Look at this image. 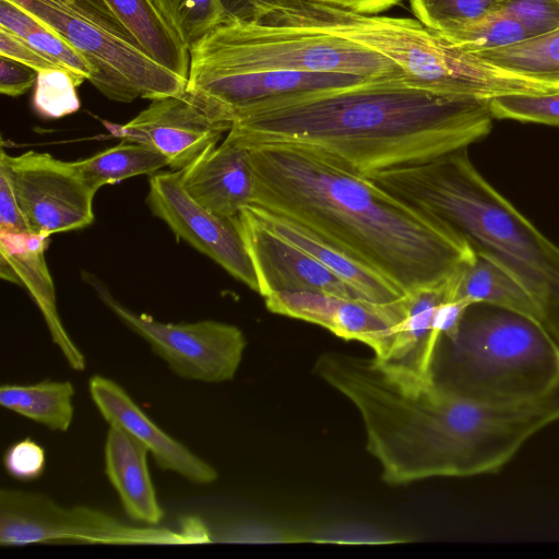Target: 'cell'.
<instances>
[{"instance_id": "cell-1", "label": "cell", "mask_w": 559, "mask_h": 559, "mask_svg": "<svg viewBox=\"0 0 559 559\" xmlns=\"http://www.w3.org/2000/svg\"><path fill=\"white\" fill-rule=\"evenodd\" d=\"M248 148L251 205L313 231L404 295L444 284L475 257L447 227L318 147L273 143Z\"/></svg>"}, {"instance_id": "cell-2", "label": "cell", "mask_w": 559, "mask_h": 559, "mask_svg": "<svg viewBox=\"0 0 559 559\" xmlns=\"http://www.w3.org/2000/svg\"><path fill=\"white\" fill-rule=\"evenodd\" d=\"M492 119L487 98L380 78L239 109L226 136L246 147L311 145L369 177L466 148Z\"/></svg>"}, {"instance_id": "cell-3", "label": "cell", "mask_w": 559, "mask_h": 559, "mask_svg": "<svg viewBox=\"0 0 559 559\" xmlns=\"http://www.w3.org/2000/svg\"><path fill=\"white\" fill-rule=\"evenodd\" d=\"M369 178L515 277L559 344V247L483 177L466 148Z\"/></svg>"}, {"instance_id": "cell-4", "label": "cell", "mask_w": 559, "mask_h": 559, "mask_svg": "<svg viewBox=\"0 0 559 559\" xmlns=\"http://www.w3.org/2000/svg\"><path fill=\"white\" fill-rule=\"evenodd\" d=\"M430 374L453 395L491 405L522 404L559 381V344L530 317L472 304L456 332L439 337Z\"/></svg>"}, {"instance_id": "cell-5", "label": "cell", "mask_w": 559, "mask_h": 559, "mask_svg": "<svg viewBox=\"0 0 559 559\" xmlns=\"http://www.w3.org/2000/svg\"><path fill=\"white\" fill-rule=\"evenodd\" d=\"M258 23L347 39L391 60L412 82L442 93L490 99L551 91L460 49L417 19L360 14L316 0H290Z\"/></svg>"}, {"instance_id": "cell-6", "label": "cell", "mask_w": 559, "mask_h": 559, "mask_svg": "<svg viewBox=\"0 0 559 559\" xmlns=\"http://www.w3.org/2000/svg\"><path fill=\"white\" fill-rule=\"evenodd\" d=\"M189 75L249 72H331L366 79L407 78L391 60L347 39L263 23L221 24L190 49Z\"/></svg>"}, {"instance_id": "cell-7", "label": "cell", "mask_w": 559, "mask_h": 559, "mask_svg": "<svg viewBox=\"0 0 559 559\" xmlns=\"http://www.w3.org/2000/svg\"><path fill=\"white\" fill-rule=\"evenodd\" d=\"M74 47L95 69L90 81L110 100L157 99L186 91L187 80L153 60L97 0H13Z\"/></svg>"}, {"instance_id": "cell-8", "label": "cell", "mask_w": 559, "mask_h": 559, "mask_svg": "<svg viewBox=\"0 0 559 559\" xmlns=\"http://www.w3.org/2000/svg\"><path fill=\"white\" fill-rule=\"evenodd\" d=\"M206 528L191 520L179 531L129 525L100 510L62 507L49 497L23 490L0 491V545L48 543L103 545H191L210 543Z\"/></svg>"}, {"instance_id": "cell-9", "label": "cell", "mask_w": 559, "mask_h": 559, "mask_svg": "<svg viewBox=\"0 0 559 559\" xmlns=\"http://www.w3.org/2000/svg\"><path fill=\"white\" fill-rule=\"evenodd\" d=\"M99 300L131 331L147 342L177 376L206 383L231 380L247 345L236 325L202 320L193 323H163L136 313L119 302L94 274L82 273Z\"/></svg>"}, {"instance_id": "cell-10", "label": "cell", "mask_w": 559, "mask_h": 559, "mask_svg": "<svg viewBox=\"0 0 559 559\" xmlns=\"http://www.w3.org/2000/svg\"><path fill=\"white\" fill-rule=\"evenodd\" d=\"M5 167L29 231L50 235L82 229L94 221L96 194L73 162L34 151L10 156L1 151Z\"/></svg>"}, {"instance_id": "cell-11", "label": "cell", "mask_w": 559, "mask_h": 559, "mask_svg": "<svg viewBox=\"0 0 559 559\" xmlns=\"http://www.w3.org/2000/svg\"><path fill=\"white\" fill-rule=\"evenodd\" d=\"M234 121V114L185 91L151 100L148 107L126 123L104 121L112 136L150 144L178 170L217 145Z\"/></svg>"}, {"instance_id": "cell-12", "label": "cell", "mask_w": 559, "mask_h": 559, "mask_svg": "<svg viewBox=\"0 0 559 559\" xmlns=\"http://www.w3.org/2000/svg\"><path fill=\"white\" fill-rule=\"evenodd\" d=\"M146 202L177 237L258 293L257 274L237 217L219 216L194 201L182 187L179 170L152 175Z\"/></svg>"}, {"instance_id": "cell-13", "label": "cell", "mask_w": 559, "mask_h": 559, "mask_svg": "<svg viewBox=\"0 0 559 559\" xmlns=\"http://www.w3.org/2000/svg\"><path fill=\"white\" fill-rule=\"evenodd\" d=\"M238 225L264 298L280 290H319L346 298H362L314 258L269 229L250 206L240 211Z\"/></svg>"}, {"instance_id": "cell-14", "label": "cell", "mask_w": 559, "mask_h": 559, "mask_svg": "<svg viewBox=\"0 0 559 559\" xmlns=\"http://www.w3.org/2000/svg\"><path fill=\"white\" fill-rule=\"evenodd\" d=\"M91 397L109 426H115L143 444L163 471L174 472L197 485H210L217 471L166 433L116 381L94 374L88 380Z\"/></svg>"}, {"instance_id": "cell-15", "label": "cell", "mask_w": 559, "mask_h": 559, "mask_svg": "<svg viewBox=\"0 0 559 559\" xmlns=\"http://www.w3.org/2000/svg\"><path fill=\"white\" fill-rule=\"evenodd\" d=\"M358 75L331 72L249 71L189 75L186 91L235 111L275 98L357 84Z\"/></svg>"}, {"instance_id": "cell-16", "label": "cell", "mask_w": 559, "mask_h": 559, "mask_svg": "<svg viewBox=\"0 0 559 559\" xmlns=\"http://www.w3.org/2000/svg\"><path fill=\"white\" fill-rule=\"evenodd\" d=\"M178 170L189 195L219 216L235 218L252 204L254 177L249 148L227 136Z\"/></svg>"}, {"instance_id": "cell-17", "label": "cell", "mask_w": 559, "mask_h": 559, "mask_svg": "<svg viewBox=\"0 0 559 559\" xmlns=\"http://www.w3.org/2000/svg\"><path fill=\"white\" fill-rule=\"evenodd\" d=\"M46 240L33 234H0V275L26 287L70 368L83 371L85 357L68 335L57 312L53 285L44 258Z\"/></svg>"}, {"instance_id": "cell-18", "label": "cell", "mask_w": 559, "mask_h": 559, "mask_svg": "<svg viewBox=\"0 0 559 559\" xmlns=\"http://www.w3.org/2000/svg\"><path fill=\"white\" fill-rule=\"evenodd\" d=\"M147 449L122 429L110 426L104 447L105 474L126 514L143 525L164 519L147 466Z\"/></svg>"}, {"instance_id": "cell-19", "label": "cell", "mask_w": 559, "mask_h": 559, "mask_svg": "<svg viewBox=\"0 0 559 559\" xmlns=\"http://www.w3.org/2000/svg\"><path fill=\"white\" fill-rule=\"evenodd\" d=\"M254 215L272 231L310 254L362 298L372 302L394 301L404 294L376 271L304 226L275 213L249 205Z\"/></svg>"}, {"instance_id": "cell-20", "label": "cell", "mask_w": 559, "mask_h": 559, "mask_svg": "<svg viewBox=\"0 0 559 559\" xmlns=\"http://www.w3.org/2000/svg\"><path fill=\"white\" fill-rule=\"evenodd\" d=\"M448 281L436 287L404 295L405 314L394 344L384 360L376 359L390 372L412 379L431 380V364L439 335L435 313L447 300Z\"/></svg>"}, {"instance_id": "cell-21", "label": "cell", "mask_w": 559, "mask_h": 559, "mask_svg": "<svg viewBox=\"0 0 559 559\" xmlns=\"http://www.w3.org/2000/svg\"><path fill=\"white\" fill-rule=\"evenodd\" d=\"M157 63L188 80L190 52L153 0H97Z\"/></svg>"}, {"instance_id": "cell-22", "label": "cell", "mask_w": 559, "mask_h": 559, "mask_svg": "<svg viewBox=\"0 0 559 559\" xmlns=\"http://www.w3.org/2000/svg\"><path fill=\"white\" fill-rule=\"evenodd\" d=\"M447 300L504 308L542 324L537 306L525 287L504 269L478 254L448 281Z\"/></svg>"}, {"instance_id": "cell-23", "label": "cell", "mask_w": 559, "mask_h": 559, "mask_svg": "<svg viewBox=\"0 0 559 559\" xmlns=\"http://www.w3.org/2000/svg\"><path fill=\"white\" fill-rule=\"evenodd\" d=\"M0 27L62 67L76 86L96 75L94 67L74 47L13 0H0Z\"/></svg>"}, {"instance_id": "cell-24", "label": "cell", "mask_w": 559, "mask_h": 559, "mask_svg": "<svg viewBox=\"0 0 559 559\" xmlns=\"http://www.w3.org/2000/svg\"><path fill=\"white\" fill-rule=\"evenodd\" d=\"M74 388L70 381L45 380L34 384H3L0 404L53 431H67L73 419Z\"/></svg>"}, {"instance_id": "cell-25", "label": "cell", "mask_w": 559, "mask_h": 559, "mask_svg": "<svg viewBox=\"0 0 559 559\" xmlns=\"http://www.w3.org/2000/svg\"><path fill=\"white\" fill-rule=\"evenodd\" d=\"M73 165L86 183L97 192L105 185L117 183L138 175H154L168 166V159L150 144L122 140L115 146L73 162Z\"/></svg>"}, {"instance_id": "cell-26", "label": "cell", "mask_w": 559, "mask_h": 559, "mask_svg": "<svg viewBox=\"0 0 559 559\" xmlns=\"http://www.w3.org/2000/svg\"><path fill=\"white\" fill-rule=\"evenodd\" d=\"M474 55L513 75L559 88V29Z\"/></svg>"}, {"instance_id": "cell-27", "label": "cell", "mask_w": 559, "mask_h": 559, "mask_svg": "<svg viewBox=\"0 0 559 559\" xmlns=\"http://www.w3.org/2000/svg\"><path fill=\"white\" fill-rule=\"evenodd\" d=\"M439 34L471 53L497 49L530 38L520 22L501 10L487 13L456 29Z\"/></svg>"}, {"instance_id": "cell-28", "label": "cell", "mask_w": 559, "mask_h": 559, "mask_svg": "<svg viewBox=\"0 0 559 559\" xmlns=\"http://www.w3.org/2000/svg\"><path fill=\"white\" fill-rule=\"evenodd\" d=\"M153 1L188 49L223 23L221 0Z\"/></svg>"}, {"instance_id": "cell-29", "label": "cell", "mask_w": 559, "mask_h": 559, "mask_svg": "<svg viewBox=\"0 0 559 559\" xmlns=\"http://www.w3.org/2000/svg\"><path fill=\"white\" fill-rule=\"evenodd\" d=\"M504 0H409L415 17L437 33L462 27L496 11Z\"/></svg>"}, {"instance_id": "cell-30", "label": "cell", "mask_w": 559, "mask_h": 559, "mask_svg": "<svg viewBox=\"0 0 559 559\" xmlns=\"http://www.w3.org/2000/svg\"><path fill=\"white\" fill-rule=\"evenodd\" d=\"M489 107L493 118L559 126V88L496 96Z\"/></svg>"}, {"instance_id": "cell-31", "label": "cell", "mask_w": 559, "mask_h": 559, "mask_svg": "<svg viewBox=\"0 0 559 559\" xmlns=\"http://www.w3.org/2000/svg\"><path fill=\"white\" fill-rule=\"evenodd\" d=\"M73 79L64 70L38 72L33 96L35 111L44 118L57 119L79 110L81 104Z\"/></svg>"}, {"instance_id": "cell-32", "label": "cell", "mask_w": 559, "mask_h": 559, "mask_svg": "<svg viewBox=\"0 0 559 559\" xmlns=\"http://www.w3.org/2000/svg\"><path fill=\"white\" fill-rule=\"evenodd\" d=\"M497 10L516 19L530 38L559 29V0H504Z\"/></svg>"}, {"instance_id": "cell-33", "label": "cell", "mask_w": 559, "mask_h": 559, "mask_svg": "<svg viewBox=\"0 0 559 559\" xmlns=\"http://www.w3.org/2000/svg\"><path fill=\"white\" fill-rule=\"evenodd\" d=\"M3 466L14 479L35 480L43 475L46 467L45 449L31 438L16 441L5 450Z\"/></svg>"}, {"instance_id": "cell-34", "label": "cell", "mask_w": 559, "mask_h": 559, "mask_svg": "<svg viewBox=\"0 0 559 559\" xmlns=\"http://www.w3.org/2000/svg\"><path fill=\"white\" fill-rule=\"evenodd\" d=\"M0 234H32L19 205L8 170L0 164Z\"/></svg>"}, {"instance_id": "cell-35", "label": "cell", "mask_w": 559, "mask_h": 559, "mask_svg": "<svg viewBox=\"0 0 559 559\" xmlns=\"http://www.w3.org/2000/svg\"><path fill=\"white\" fill-rule=\"evenodd\" d=\"M0 56L16 60L37 72L55 69L64 70L48 57L2 27H0Z\"/></svg>"}, {"instance_id": "cell-36", "label": "cell", "mask_w": 559, "mask_h": 559, "mask_svg": "<svg viewBox=\"0 0 559 559\" xmlns=\"http://www.w3.org/2000/svg\"><path fill=\"white\" fill-rule=\"evenodd\" d=\"M290 0H221L223 23H258L272 9Z\"/></svg>"}, {"instance_id": "cell-37", "label": "cell", "mask_w": 559, "mask_h": 559, "mask_svg": "<svg viewBox=\"0 0 559 559\" xmlns=\"http://www.w3.org/2000/svg\"><path fill=\"white\" fill-rule=\"evenodd\" d=\"M38 72L16 60L0 56V92L10 97L26 93L37 80Z\"/></svg>"}, {"instance_id": "cell-38", "label": "cell", "mask_w": 559, "mask_h": 559, "mask_svg": "<svg viewBox=\"0 0 559 559\" xmlns=\"http://www.w3.org/2000/svg\"><path fill=\"white\" fill-rule=\"evenodd\" d=\"M360 14H378L402 0H316Z\"/></svg>"}]
</instances>
